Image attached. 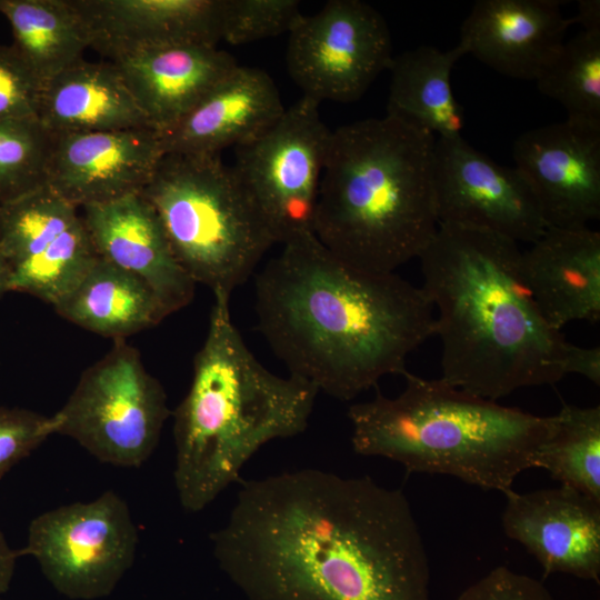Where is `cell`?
<instances>
[{"label": "cell", "mask_w": 600, "mask_h": 600, "mask_svg": "<svg viewBox=\"0 0 600 600\" xmlns=\"http://www.w3.org/2000/svg\"><path fill=\"white\" fill-rule=\"evenodd\" d=\"M139 531L126 500L106 490L34 517L19 557L36 559L56 591L72 600L110 596L132 567Z\"/></svg>", "instance_id": "cell-9"}, {"label": "cell", "mask_w": 600, "mask_h": 600, "mask_svg": "<svg viewBox=\"0 0 600 600\" xmlns=\"http://www.w3.org/2000/svg\"><path fill=\"white\" fill-rule=\"evenodd\" d=\"M113 342L52 416L54 433L76 440L102 463L139 468L170 414L167 394L134 347L124 339Z\"/></svg>", "instance_id": "cell-8"}, {"label": "cell", "mask_w": 600, "mask_h": 600, "mask_svg": "<svg viewBox=\"0 0 600 600\" xmlns=\"http://www.w3.org/2000/svg\"><path fill=\"white\" fill-rule=\"evenodd\" d=\"M211 541L248 600H431L407 497L367 476L301 469L244 481Z\"/></svg>", "instance_id": "cell-1"}, {"label": "cell", "mask_w": 600, "mask_h": 600, "mask_svg": "<svg viewBox=\"0 0 600 600\" xmlns=\"http://www.w3.org/2000/svg\"><path fill=\"white\" fill-rule=\"evenodd\" d=\"M419 259L421 288L437 310L441 379L497 401L566 376L568 341L538 309L521 273L517 242L439 223Z\"/></svg>", "instance_id": "cell-3"}, {"label": "cell", "mask_w": 600, "mask_h": 600, "mask_svg": "<svg viewBox=\"0 0 600 600\" xmlns=\"http://www.w3.org/2000/svg\"><path fill=\"white\" fill-rule=\"evenodd\" d=\"M301 16L297 0H226L222 40L238 46L290 32Z\"/></svg>", "instance_id": "cell-31"}, {"label": "cell", "mask_w": 600, "mask_h": 600, "mask_svg": "<svg viewBox=\"0 0 600 600\" xmlns=\"http://www.w3.org/2000/svg\"><path fill=\"white\" fill-rule=\"evenodd\" d=\"M520 264L538 309L554 329L600 320L599 231L549 227L521 251Z\"/></svg>", "instance_id": "cell-21"}, {"label": "cell", "mask_w": 600, "mask_h": 600, "mask_svg": "<svg viewBox=\"0 0 600 600\" xmlns=\"http://www.w3.org/2000/svg\"><path fill=\"white\" fill-rule=\"evenodd\" d=\"M534 81L563 106L568 119L600 127V30L564 40Z\"/></svg>", "instance_id": "cell-27"}, {"label": "cell", "mask_w": 600, "mask_h": 600, "mask_svg": "<svg viewBox=\"0 0 600 600\" xmlns=\"http://www.w3.org/2000/svg\"><path fill=\"white\" fill-rule=\"evenodd\" d=\"M464 54L458 42L446 51L420 46L393 57L387 114L436 138L461 136L464 112L454 98L451 72Z\"/></svg>", "instance_id": "cell-23"}, {"label": "cell", "mask_w": 600, "mask_h": 600, "mask_svg": "<svg viewBox=\"0 0 600 600\" xmlns=\"http://www.w3.org/2000/svg\"><path fill=\"white\" fill-rule=\"evenodd\" d=\"M17 550L12 549L0 529V594L7 592L14 577Z\"/></svg>", "instance_id": "cell-36"}, {"label": "cell", "mask_w": 600, "mask_h": 600, "mask_svg": "<svg viewBox=\"0 0 600 600\" xmlns=\"http://www.w3.org/2000/svg\"><path fill=\"white\" fill-rule=\"evenodd\" d=\"M11 266L0 250V299L10 291Z\"/></svg>", "instance_id": "cell-38"}, {"label": "cell", "mask_w": 600, "mask_h": 600, "mask_svg": "<svg viewBox=\"0 0 600 600\" xmlns=\"http://www.w3.org/2000/svg\"><path fill=\"white\" fill-rule=\"evenodd\" d=\"M573 24L580 23L582 30H600V1L580 0L578 1V11L572 17Z\"/></svg>", "instance_id": "cell-37"}, {"label": "cell", "mask_w": 600, "mask_h": 600, "mask_svg": "<svg viewBox=\"0 0 600 600\" xmlns=\"http://www.w3.org/2000/svg\"><path fill=\"white\" fill-rule=\"evenodd\" d=\"M12 47L44 82L80 61L91 34L73 0H0Z\"/></svg>", "instance_id": "cell-25"}, {"label": "cell", "mask_w": 600, "mask_h": 600, "mask_svg": "<svg viewBox=\"0 0 600 600\" xmlns=\"http://www.w3.org/2000/svg\"><path fill=\"white\" fill-rule=\"evenodd\" d=\"M98 258L81 216L44 249L11 268L10 291L54 307L81 282Z\"/></svg>", "instance_id": "cell-28"}, {"label": "cell", "mask_w": 600, "mask_h": 600, "mask_svg": "<svg viewBox=\"0 0 600 600\" xmlns=\"http://www.w3.org/2000/svg\"><path fill=\"white\" fill-rule=\"evenodd\" d=\"M51 434H54L52 416L0 407V479Z\"/></svg>", "instance_id": "cell-32"}, {"label": "cell", "mask_w": 600, "mask_h": 600, "mask_svg": "<svg viewBox=\"0 0 600 600\" xmlns=\"http://www.w3.org/2000/svg\"><path fill=\"white\" fill-rule=\"evenodd\" d=\"M282 246L256 276V313L289 373L339 400L403 376L409 354L436 332L423 289L350 266L314 234Z\"/></svg>", "instance_id": "cell-2"}, {"label": "cell", "mask_w": 600, "mask_h": 600, "mask_svg": "<svg viewBox=\"0 0 600 600\" xmlns=\"http://www.w3.org/2000/svg\"><path fill=\"white\" fill-rule=\"evenodd\" d=\"M166 153L151 127L52 134L46 184L78 208L140 192Z\"/></svg>", "instance_id": "cell-14"}, {"label": "cell", "mask_w": 600, "mask_h": 600, "mask_svg": "<svg viewBox=\"0 0 600 600\" xmlns=\"http://www.w3.org/2000/svg\"><path fill=\"white\" fill-rule=\"evenodd\" d=\"M91 48L110 59L140 48L222 40L226 0H73Z\"/></svg>", "instance_id": "cell-20"}, {"label": "cell", "mask_w": 600, "mask_h": 600, "mask_svg": "<svg viewBox=\"0 0 600 600\" xmlns=\"http://www.w3.org/2000/svg\"><path fill=\"white\" fill-rule=\"evenodd\" d=\"M436 137L386 114L331 132L313 233L364 271L393 273L439 227Z\"/></svg>", "instance_id": "cell-4"}, {"label": "cell", "mask_w": 600, "mask_h": 600, "mask_svg": "<svg viewBox=\"0 0 600 600\" xmlns=\"http://www.w3.org/2000/svg\"><path fill=\"white\" fill-rule=\"evenodd\" d=\"M284 110L267 72L237 64L182 119L160 133L163 148L166 152L220 154L259 137Z\"/></svg>", "instance_id": "cell-19"}, {"label": "cell", "mask_w": 600, "mask_h": 600, "mask_svg": "<svg viewBox=\"0 0 600 600\" xmlns=\"http://www.w3.org/2000/svg\"><path fill=\"white\" fill-rule=\"evenodd\" d=\"M38 120L52 134L150 127L114 64L83 59L43 82Z\"/></svg>", "instance_id": "cell-22"}, {"label": "cell", "mask_w": 600, "mask_h": 600, "mask_svg": "<svg viewBox=\"0 0 600 600\" xmlns=\"http://www.w3.org/2000/svg\"><path fill=\"white\" fill-rule=\"evenodd\" d=\"M53 308L68 321L113 341L169 316L146 282L99 256L76 289Z\"/></svg>", "instance_id": "cell-24"}, {"label": "cell", "mask_w": 600, "mask_h": 600, "mask_svg": "<svg viewBox=\"0 0 600 600\" xmlns=\"http://www.w3.org/2000/svg\"><path fill=\"white\" fill-rule=\"evenodd\" d=\"M150 127L160 133L182 119L238 63L213 44L140 48L111 58Z\"/></svg>", "instance_id": "cell-18"}, {"label": "cell", "mask_w": 600, "mask_h": 600, "mask_svg": "<svg viewBox=\"0 0 600 600\" xmlns=\"http://www.w3.org/2000/svg\"><path fill=\"white\" fill-rule=\"evenodd\" d=\"M320 103L301 97L263 133L236 149L232 166L276 243L314 234L331 130Z\"/></svg>", "instance_id": "cell-10"}, {"label": "cell", "mask_w": 600, "mask_h": 600, "mask_svg": "<svg viewBox=\"0 0 600 600\" xmlns=\"http://www.w3.org/2000/svg\"><path fill=\"white\" fill-rule=\"evenodd\" d=\"M213 299L189 391L173 412L174 484L193 513L237 481L263 444L302 433L319 393L302 378L264 368L236 328L230 301Z\"/></svg>", "instance_id": "cell-5"}, {"label": "cell", "mask_w": 600, "mask_h": 600, "mask_svg": "<svg viewBox=\"0 0 600 600\" xmlns=\"http://www.w3.org/2000/svg\"><path fill=\"white\" fill-rule=\"evenodd\" d=\"M194 283L229 300L276 243L256 203L220 154L166 152L140 191Z\"/></svg>", "instance_id": "cell-7"}, {"label": "cell", "mask_w": 600, "mask_h": 600, "mask_svg": "<svg viewBox=\"0 0 600 600\" xmlns=\"http://www.w3.org/2000/svg\"><path fill=\"white\" fill-rule=\"evenodd\" d=\"M0 600H3V599L0 598Z\"/></svg>", "instance_id": "cell-39"}, {"label": "cell", "mask_w": 600, "mask_h": 600, "mask_svg": "<svg viewBox=\"0 0 600 600\" xmlns=\"http://www.w3.org/2000/svg\"><path fill=\"white\" fill-rule=\"evenodd\" d=\"M564 373L580 374L600 384V348H584L568 342L564 352Z\"/></svg>", "instance_id": "cell-35"}, {"label": "cell", "mask_w": 600, "mask_h": 600, "mask_svg": "<svg viewBox=\"0 0 600 600\" xmlns=\"http://www.w3.org/2000/svg\"><path fill=\"white\" fill-rule=\"evenodd\" d=\"M51 144L37 118L0 120V204L46 184Z\"/></svg>", "instance_id": "cell-30"}, {"label": "cell", "mask_w": 600, "mask_h": 600, "mask_svg": "<svg viewBox=\"0 0 600 600\" xmlns=\"http://www.w3.org/2000/svg\"><path fill=\"white\" fill-rule=\"evenodd\" d=\"M457 600H554L538 580L498 567L469 586Z\"/></svg>", "instance_id": "cell-34"}, {"label": "cell", "mask_w": 600, "mask_h": 600, "mask_svg": "<svg viewBox=\"0 0 600 600\" xmlns=\"http://www.w3.org/2000/svg\"><path fill=\"white\" fill-rule=\"evenodd\" d=\"M514 168L549 227H588L600 218V127L568 119L520 134Z\"/></svg>", "instance_id": "cell-13"}, {"label": "cell", "mask_w": 600, "mask_h": 600, "mask_svg": "<svg viewBox=\"0 0 600 600\" xmlns=\"http://www.w3.org/2000/svg\"><path fill=\"white\" fill-rule=\"evenodd\" d=\"M403 377L406 387L396 398L378 391L374 399L349 407L356 453L503 493L522 471L536 468L553 416L499 404L441 378L408 371Z\"/></svg>", "instance_id": "cell-6"}, {"label": "cell", "mask_w": 600, "mask_h": 600, "mask_svg": "<svg viewBox=\"0 0 600 600\" xmlns=\"http://www.w3.org/2000/svg\"><path fill=\"white\" fill-rule=\"evenodd\" d=\"M392 59L386 20L360 0H330L313 14L302 13L289 32V76L319 103L359 100Z\"/></svg>", "instance_id": "cell-11"}, {"label": "cell", "mask_w": 600, "mask_h": 600, "mask_svg": "<svg viewBox=\"0 0 600 600\" xmlns=\"http://www.w3.org/2000/svg\"><path fill=\"white\" fill-rule=\"evenodd\" d=\"M562 6L560 0H478L459 43L503 76L536 80L573 24Z\"/></svg>", "instance_id": "cell-17"}, {"label": "cell", "mask_w": 600, "mask_h": 600, "mask_svg": "<svg viewBox=\"0 0 600 600\" xmlns=\"http://www.w3.org/2000/svg\"><path fill=\"white\" fill-rule=\"evenodd\" d=\"M81 209L98 256L146 282L168 314L192 301L196 283L176 259L156 211L140 192Z\"/></svg>", "instance_id": "cell-16"}, {"label": "cell", "mask_w": 600, "mask_h": 600, "mask_svg": "<svg viewBox=\"0 0 600 600\" xmlns=\"http://www.w3.org/2000/svg\"><path fill=\"white\" fill-rule=\"evenodd\" d=\"M42 86L12 46H0V120L38 119Z\"/></svg>", "instance_id": "cell-33"}, {"label": "cell", "mask_w": 600, "mask_h": 600, "mask_svg": "<svg viewBox=\"0 0 600 600\" xmlns=\"http://www.w3.org/2000/svg\"><path fill=\"white\" fill-rule=\"evenodd\" d=\"M541 444L536 468L600 502V407L564 404Z\"/></svg>", "instance_id": "cell-26"}, {"label": "cell", "mask_w": 600, "mask_h": 600, "mask_svg": "<svg viewBox=\"0 0 600 600\" xmlns=\"http://www.w3.org/2000/svg\"><path fill=\"white\" fill-rule=\"evenodd\" d=\"M78 209L47 184L0 204V250L11 268L77 222Z\"/></svg>", "instance_id": "cell-29"}, {"label": "cell", "mask_w": 600, "mask_h": 600, "mask_svg": "<svg viewBox=\"0 0 600 600\" xmlns=\"http://www.w3.org/2000/svg\"><path fill=\"white\" fill-rule=\"evenodd\" d=\"M434 191L439 223L487 230L532 243L548 226L530 187L462 136L436 138Z\"/></svg>", "instance_id": "cell-12"}, {"label": "cell", "mask_w": 600, "mask_h": 600, "mask_svg": "<svg viewBox=\"0 0 600 600\" xmlns=\"http://www.w3.org/2000/svg\"><path fill=\"white\" fill-rule=\"evenodd\" d=\"M504 533L521 543L544 576L600 579V502L567 487L503 493Z\"/></svg>", "instance_id": "cell-15"}]
</instances>
